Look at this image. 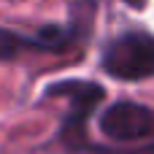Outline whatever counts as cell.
Segmentation results:
<instances>
[{"instance_id":"6da1fadb","label":"cell","mask_w":154,"mask_h":154,"mask_svg":"<svg viewBox=\"0 0 154 154\" xmlns=\"http://www.w3.org/2000/svg\"><path fill=\"white\" fill-rule=\"evenodd\" d=\"M97 16L95 0H76L70 5L68 22H49L41 24L35 32H22L0 24V62H14L27 54H68L84 49L92 38Z\"/></svg>"},{"instance_id":"7a4b0ae2","label":"cell","mask_w":154,"mask_h":154,"mask_svg":"<svg viewBox=\"0 0 154 154\" xmlns=\"http://www.w3.org/2000/svg\"><path fill=\"white\" fill-rule=\"evenodd\" d=\"M65 100V114L57 125L54 141L70 154H89L95 138L89 135V122L106 100V87L92 79H60L41 89V100Z\"/></svg>"},{"instance_id":"3957f363","label":"cell","mask_w":154,"mask_h":154,"mask_svg":"<svg viewBox=\"0 0 154 154\" xmlns=\"http://www.w3.org/2000/svg\"><path fill=\"white\" fill-rule=\"evenodd\" d=\"M97 130L89 154H154V108L138 100H114L97 111Z\"/></svg>"},{"instance_id":"277c9868","label":"cell","mask_w":154,"mask_h":154,"mask_svg":"<svg viewBox=\"0 0 154 154\" xmlns=\"http://www.w3.org/2000/svg\"><path fill=\"white\" fill-rule=\"evenodd\" d=\"M100 70L116 81L154 79V35L149 30H125L100 49Z\"/></svg>"},{"instance_id":"5b68a950","label":"cell","mask_w":154,"mask_h":154,"mask_svg":"<svg viewBox=\"0 0 154 154\" xmlns=\"http://www.w3.org/2000/svg\"><path fill=\"white\" fill-rule=\"evenodd\" d=\"M125 3H127V5H130V8H133V11H143V8H146V3H149V0H125Z\"/></svg>"}]
</instances>
